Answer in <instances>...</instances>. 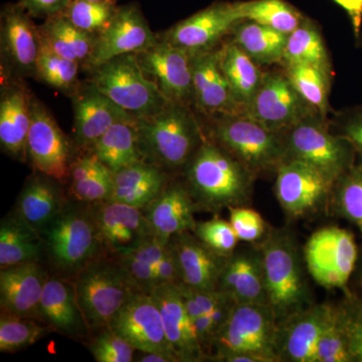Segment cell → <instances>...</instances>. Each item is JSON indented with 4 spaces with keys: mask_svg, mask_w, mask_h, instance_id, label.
Listing matches in <instances>:
<instances>
[{
    "mask_svg": "<svg viewBox=\"0 0 362 362\" xmlns=\"http://www.w3.org/2000/svg\"><path fill=\"white\" fill-rule=\"evenodd\" d=\"M286 66V75L309 106L324 119L330 111L331 71L308 64Z\"/></svg>",
    "mask_w": 362,
    "mask_h": 362,
    "instance_id": "obj_37",
    "label": "cell"
},
{
    "mask_svg": "<svg viewBox=\"0 0 362 362\" xmlns=\"http://www.w3.org/2000/svg\"><path fill=\"white\" fill-rule=\"evenodd\" d=\"M221 66L243 114L263 83L265 74L242 49L230 42L220 49Z\"/></svg>",
    "mask_w": 362,
    "mask_h": 362,
    "instance_id": "obj_34",
    "label": "cell"
},
{
    "mask_svg": "<svg viewBox=\"0 0 362 362\" xmlns=\"http://www.w3.org/2000/svg\"><path fill=\"white\" fill-rule=\"evenodd\" d=\"M246 244L226 259L218 290L237 304H269L261 247Z\"/></svg>",
    "mask_w": 362,
    "mask_h": 362,
    "instance_id": "obj_22",
    "label": "cell"
},
{
    "mask_svg": "<svg viewBox=\"0 0 362 362\" xmlns=\"http://www.w3.org/2000/svg\"><path fill=\"white\" fill-rule=\"evenodd\" d=\"M81 69L77 62L59 56L40 40L35 78L71 97L82 83L78 78Z\"/></svg>",
    "mask_w": 362,
    "mask_h": 362,
    "instance_id": "obj_40",
    "label": "cell"
},
{
    "mask_svg": "<svg viewBox=\"0 0 362 362\" xmlns=\"http://www.w3.org/2000/svg\"><path fill=\"white\" fill-rule=\"evenodd\" d=\"M233 42L257 64H274L283 59L288 35L251 21L233 26Z\"/></svg>",
    "mask_w": 362,
    "mask_h": 362,
    "instance_id": "obj_36",
    "label": "cell"
},
{
    "mask_svg": "<svg viewBox=\"0 0 362 362\" xmlns=\"http://www.w3.org/2000/svg\"><path fill=\"white\" fill-rule=\"evenodd\" d=\"M157 40L158 37L152 32L137 4L119 6L110 25L98 35L94 54L85 70L96 68L115 57L145 51Z\"/></svg>",
    "mask_w": 362,
    "mask_h": 362,
    "instance_id": "obj_20",
    "label": "cell"
},
{
    "mask_svg": "<svg viewBox=\"0 0 362 362\" xmlns=\"http://www.w3.org/2000/svg\"><path fill=\"white\" fill-rule=\"evenodd\" d=\"M150 294L160 311L166 337L178 361H206V354L195 334L194 320L188 315L175 283L158 286Z\"/></svg>",
    "mask_w": 362,
    "mask_h": 362,
    "instance_id": "obj_26",
    "label": "cell"
},
{
    "mask_svg": "<svg viewBox=\"0 0 362 362\" xmlns=\"http://www.w3.org/2000/svg\"><path fill=\"white\" fill-rule=\"evenodd\" d=\"M135 120L116 123L97 140L90 150L113 173L143 160Z\"/></svg>",
    "mask_w": 362,
    "mask_h": 362,
    "instance_id": "obj_35",
    "label": "cell"
},
{
    "mask_svg": "<svg viewBox=\"0 0 362 362\" xmlns=\"http://www.w3.org/2000/svg\"><path fill=\"white\" fill-rule=\"evenodd\" d=\"M90 207L105 254L120 256L154 238L143 209L113 201Z\"/></svg>",
    "mask_w": 362,
    "mask_h": 362,
    "instance_id": "obj_18",
    "label": "cell"
},
{
    "mask_svg": "<svg viewBox=\"0 0 362 362\" xmlns=\"http://www.w3.org/2000/svg\"><path fill=\"white\" fill-rule=\"evenodd\" d=\"M334 182L299 160H284L276 171V199L286 216L301 218L329 207Z\"/></svg>",
    "mask_w": 362,
    "mask_h": 362,
    "instance_id": "obj_11",
    "label": "cell"
},
{
    "mask_svg": "<svg viewBox=\"0 0 362 362\" xmlns=\"http://www.w3.org/2000/svg\"><path fill=\"white\" fill-rule=\"evenodd\" d=\"M349 14L354 35L359 39L362 26V0H333Z\"/></svg>",
    "mask_w": 362,
    "mask_h": 362,
    "instance_id": "obj_54",
    "label": "cell"
},
{
    "mask_svg": "<svg viewBox=\"0 0 362 362\" xmlns=\"http://www.w3.org/2000/svg\"><path fill=\"white\" fill-rule=\"evenodd\" d=\"M170 182L168 171L144 160L113 173V192L109 201L145 209Z\"/></svg>",
    "mask_w": 362,
    "mask_h": 362,
    "instance_id": "obj_31",
    "label": "cell"
},
{
    "mask_svg": "<svg viewBox=\"0 0 362 362\" xmlns=\"http://www.w3.org/2000/svg\"><path fill=\"white\" fill-rule=\"evenodd\" d=\"M334 304L313 303L279 321L276 354L279 362H316L317 347Z\"/></svg>",
    "mask_w": 362,
    "mask_h": 362,
    "instance_id": "obj_19",
    "label": "cell"
},
{
    "mask_svg": "<svg viewBox=\"0 0 362 362\" xmlns=\"http://www.w3.org/2000/svg\"><path fill=\"white\" fill-rule=\"evenodd\" d=\"M135 124L143 160L165 171L185 168L206 138L189 106L175 102Z\"/></svg>",
    "mask_w": 362,
    "mask_h": 362,
    "instance_id": "obj_2",
    "label": "cell"
},
{
    "mask_svg": "<svg viewBox=\"0 0 362 362\" xmlns=\"http://www.w3.org/2000/svg\"><path fill=\"white\" fill-rule=\"evenodd\" d=\"M303 255L307 271L316 284L349 291L359 256L354 233L337 226L320 228L307 240Z\"/></svg>",
    "mask_w": 362,
    "mask_h": 362,
    "instance_id": "obj_10",
    "label": "cell"
},
{
    "mask_svg": "<svg viewBox=\"0 0 362 362\" xmlns=\"http://www.w3.org/2000/svg\"><path fill=\"white\" fill-rule=\"evenodd\" d=\"M185 187L199 211L247 206L256 176L211 138H204L185 168Z\"/></svg>",
    "mask_w": 362,
    "mask_h": 362,
    "instance_id": "obj_1",
    "label": "cell"
},
{
    "mask_svg": "<svg viewBox=\"0 0 362 362\" xmlns=\"http://www.w3.org/2000/svg\"><path fill=\"white\" fill-rule=\"evenodd\" d=\"M73 282L90 333L109 327L123 305L139 292L120 261L108 254L90 262Z\"/></svg>",
    "mask_w": 362,
    "mask_h": 362,
    "instance_id": "obj_5",
    "label": "cell"
},
{
    "mask_svg": "<svg viewBox=\"0 0 362 362\" xmlns=\"http://www.w3.org/2000/svg\"><path fill=\"white\" fill-rule=\"evenodd\" d=\"M90 350L98 362H130L135 351L134 347L109 327L98 332Z\"/></svg>",
    "mask_w": 362,
    "mask_h": 362,
    "instance_id": "obj_47",
    "label": "cell"
},
{
    "mask_svg": "<svg viewBox=\"0 0 362 362\" xmlns=\"http://www.w3.org/2000/svg\"><path fill=\"white\" fill-rule=\"evenodd\" d=\"M354 278L356 283V288L362 290V246L359 247V256L358 259H357V265Z\"/></svg>",
    "mask_w": 362,
    "mask_h": 362,
    "instance_id": "obj_56",
    "label": "cell"
},
{
    "mask_svg": "<svg viewBox=\"0 0 362 362\" xmlns=\"http://www.w3.org/2000/svg\"><path fill=\"white\" fill-rule=\"evenodd\" d=\"M316 362H352L349 322L342 302L334 304L327 326L319 340Z\"/></svg>",
    "mask_w": 362,
    "mask_h": 362,
    "instance_id": "obj_42",
    "label": "cell"
},
{
    "mask_svg": "<svg viewBox=\"0 0 362 362\" xmlns=\"http://www.w3.org/2000/svg\"><path fill=\"white\" fill-rule=\"evenodd\" d=\"M282 62L285 66L308 64L331 71L322 35L310 21L304 18L296 30L288 35Z\"/></svg>",
    "mask_w": 362,
    "mask_h": 362,
    "instance_id": "obj_38",
    "label": "cell"
},
{
    "mask_svg": "<svg viewBox=\"0 0 362 362\" xmlns=\"http://www.w3.org/2000/svg\"><path fill=\"white\" fill-rule=\"evenodd\" d=\"M211 139L255 176L276 173L285 160V132H276L244 114L214 117Z\"/></svg>",
    "mask_w": 362,
    "mask_h": 362,
    "instance_id": "obj_7",
    "label": "cell"
},
{
    "mask_svg": "<svg viewBox=\"0 0 362 362\" xmlns=\"http://www.w3.org/2000/svg\"><path fill=\"white\" fill-rule=\"evenodd\" d=\"M136 56L146 77L169 101L187 106L194 103L192 52L158 39Z\"/></svg>",
    "mask_w": 362,
    "mask_h": 362,
    "instance_id": "obj_16",
    "label": "cell"
},
{
    "mask_svg": "<svg viewBox=\"0 0 362 362\" xmlns=\"http://www.w3.org/2000/svg\"><path fill=\"white\" fill-rule=\"evenodd\" d=\"M45 252L42 235L16 213L0 223V269L28 262H39Z\"/></svg>",
    "mask_w": 362,
    "mask_h": 362,
    "instance_id": "obj_33",
    "label": "cell"
},
{
    "mask_svg": "<svg viewBox=\"0 0 362 362\" xmlns=\"http://www.w3.org/2000/svg\"><path fill=\"white\" fill-rule=\"evenodd\" d=\"M118 6L112 2L71 0L63 13L81 30L98 37L110 25Z\"/></svg>",
    "mask_w": 362,
    "mask_h": 362,
    "instance_id": "obj_44",
    "label": "cell"
},
{
    "mask_svg": "<svg viewBox=\"0 0 362 362\" xmlns=\"http://www.w3.org/2000/svg\"><path fill=\"white\" fill-rule=\"evenodd\" d=\"M329 209L356 226L362 235V162L356 161L337 178L331 192Z\"/></svg>",
    "mask_w": 362,
    "mask_h": 362,
    "instance_id": "obj_39",
    "label": "cell"
},
{
    "mask_svg": "<svg viewBox=\"0 0 362 362\" xmlns=\"http://www.w3.org/2000/svg\"><path fill=\"white\" fill-rule=\"evenodd\" d=\"M40 49L39 26L33 16L16 4H6L0 11L1 78H35Z\"/></svg>",
    "mask_w": 362,
    "mask_h": 362,
    "instance_id": "obj_12",
    "label": "cell"
},
{
    "mask_svg": "<svg viewBox=\"0 0 362 362\" xmlns=\"http://www.w3.org/2000/svg\"><path fill=\"white\" fill-rule=\"evenodd\" d=\"M39 30L42 44L59 56L77 62L83 69L94 54L97 35L81 30L64 13L45 20Z\"/></svg>",
    "mask_w": 362,
    "mask_h": 362,
    "instance_id": "obj_32",
    "label": "cell"
},
{
    "mask_svg": "<svg viewBox=\"0 0 362 362\" xmlns=\"http://www.w3.org/2000/svg\"><path fill=\"white\" fill-rule=\"evenodd\" d=\"M335 125L334 132L351 143L357 161L362 162V106L342 112L338 115Z\"/></svg>",
    "mask_w": 362,
    "mask_h": 362,
    "instance_id": "obj_50",
    "label": "cell"
},
{
    "mask_svg": "<svg viewBox=\"0 0 362 362\" xmlns=\"http://www.w3.org/2000/svg\"><path fill=\"white\" fill-rule=\"evenodd\" d=\"M156 287L161 285L181 282L180 263L173 243L168 254L153 266Z\"/></svg>",
    "mask_w": 362,
    "mask_h": 362,
    "instance_id": "obj_52",
    "label": "cell"
},
{
    "mask_svg": "<svg viewBox=\"0 0 362 362\" xmlns=\"http://www.w3.org/2000/svg\"><path fill=\"white\" fill-rule=\"evenodd\" d=\"M74 109V141L78 148L92 149L97 140L122 121L134 117L103 94L90 81L81 83L71 96Z\"/></svg>",
    "mask_w": 362,
    "mask_h": 362,
    "instance_id": "obj_21",
    "label": "cell"
},
{
    "mask_svg": "<svg viewBox=\"0 0 362 362\" xmlns=\"http://www.w3.org/2000/svg\"><path fill=\"white\" fill-rule=\"evenodd\" d=\"M49 275L39 262L0 270L1 313L39 320L40 301Z\"/></svg>",
    "mask_w": 362,
    "mask_h": 362,
    "instance_id": "obj_25",
    "label": "cell"
},
{
    "mask_svg": "<svg viewBox=\"0 0 362 362\" xmlns=\"http://www.w3.org/2000/svg\"><path fill=\"white\" fill-rule=\"evenodd\" d=\"M142 362H175L170 356H164L161 354H144V356L139 359Z\"/></svg>",
    "mask_w": 362,
    "mask_h": 362,
    "instance_id": "obj_55",
    "label": "cell"
},
{
    "mask_svg": "<svg viewBox=\"0 0 362 362\" xmlns=\"http://www.w3.org/2000/svg\"><path fill=\"white\" fill-rule=\"evenodd\" d=\"M180 267L181 282L197 291L218 290L226 257L211 251L192 232L171 239Z\"/></svg>",
    "mask_w": 362,
    "mask_h": 362,
    "instance_id": "obj_29",
    "label": "cell"
},
{
    "mask_svg": "<svg viewBox=\"0 0 362 362\" xmlns=\"http://www.w3.org/2000/svg\"><path fill=\"white\" fill-rule=\"evenodd\" d=\"M122 264L124 269L138 291L150 294L156 288L153 266L131 258L127 255L115 256Z\"/></svg>",
    "mask_w": 362,
    "mask_h": 362,
    "instance_id": "obj_51",
    "label": "cell"
},
{
    "mask_svg": "<svg viewBox=\"0 0 362 362\" xmlns=\"http://www.w3.org/2000/svg\"><path fill=\"white\" fill-rule=\"evenodd\" d=\"M285 160L318 169L333 182L357 161L351 143L328 127L327 119L312 112L285 132Z\"/></svg>",
    "mask_w": 362,
    "mask_h": 362,
    "instance_id": "obj_8",
    "label": "cell"
},
{
    "mask_svg": "<svg viewBox=\"0 0 362 362\" xmlns=\"http://www.w3.org/2000/svg\"><path fill=\"white\" fill-rule=\"evenodd\" d=\"M312 112L316 111L297 92L286 73H268L244 115L269 129L286 132Z\"/></svg>",
    "mask_w": 362,
    "mask_h": 362,
    "instance_id": "obj_15",
    "label": "cell"
},
{
    "mask_svg": "<svg viewBox=\"0 0 362 362\" xmlns=\"http://www.w3.org/2000/svg\"><path fill=\"white\" fill-rule=\"evenodd\" d=\"M70 192L76 201L86 204L109 201L113 192V173L108 169L86 180L74 181Z\"/></svg>",
    "mask_w": 362,
    "mask_h": 362,
    "instance_id": "obj_48",
    "label": "cell"
},
{
    "mask_svg": "<svg viewBox=\"0 0 362 362\" xmlns=\"http://www.w3.org/2000/svg\"><path fill=\"white\" fill-rule=\"evenodd\" d=\"M349 322L352 362H362V290L349 289L342 301Z\"/></svg>",
    "mask_w": 362,
    "mask_h": 362,
    "instance_id": "obj_49",
    "label": "cell"
},
{
    "mask_svg": "<svg viewBox=\"0 0 362 362\" xmlns=\"http://www.w3.org/2000/svg\"><path fill=\"white\" fill-rule=\"evenodd\" d=\"M192 87L194 103L202 113L214 118L243 114L221 69L220 49L192 54Z\"/></svg>",
    "mask_w": 362,
    "mask_h": 362,
    "instance_id": "obj_23",
    "label": "cell"
},
{
    "mask_svg": "<svg viewBox=\"0 0 362 362\" xmlns=\"http://www.w3.org/2000/svg\"><path fill=\"white\" fill-rule=\"evenodd\" d=\"M88 71L89 81L135 119L153 115L171 102L146 77L136 54L115 57Z\"/></svg>",
    "mask_w": 362,
    "mask_h": 362,
    "instance_id": "obj_9",
    "label": "cell"
},
{
    "mask_svg": "<svg viewBox=\"0 0 362 362\" xmlns=\"http://www.w3.org/2000/svg\"><path fill=\"white\" fill-rule=\"evenodd\" d=\"M39 321L65 337L77 339L89 334L73 281L49 276L40 301Z\"/></svg>",
    "mask_w": 362,
    "mask_h": 362,
    "instance_id": "obj_28",
    "label": "cell"
},
{
    "mask_svg": "<svg viewBox=\"0 0 362 362\" xmlns=\"http://www.w3.org/2000/svg\"><path fill=\"white\" fill-rule=\"evenodd\" d=\"M18 2L33 18L47 20L63 13L71 0H18Z\"/></svg>",
    "mask_w": 362,
    "mask_h": 362,
    "instance_id": "obj_53",
    "label": "cell"
},
{
    "mask_svg": "<svg viewBox=\"0 0 362 362\" xmlns=\"http://www.w3.org/2000/svg\"><path fill=\"white\" fill-rule=\"evenodd\" d=\"M267 291L278 322L313 304L303 250L288 228H272L261 244Z\"/></svg>",
    "mask_w": 362,
    "mask_h": 362,
    "instance_id": "obj_3",
    "label": "cell"
},
{
    "mask_svg": "<svg viewBox=\"0 0 362 362\" xmlns=\"http://www.w3.org/2000/svg\"><path fill=\"white\" fill-rule=\"evenodd\" d=\"M33 94L23 80L1 78L0 144L9 156L28 161L26 144L32 123Z\"/></svg>",
    "mask_w": 362,
    "mask_h": 362,
    "instance_id": "obj_24",
    "label": "cell"
},
{
    "mask_svg": "<svg viewBox=\"0 0 362 362\" xmlns=\"http://www.w3.org/2000/svg\"><path fill=\"white\" fill-rule=\"evenodd\" d=\"M278 320L269 304H235L230 318L214 337L209 361L230 362L250 356L259 362H279L276 354Z\"/></svg>",
    "mask_w": 362,
    "mask_h": 362,
    "instance_id": "obj_6",
    "label": "cell"
},
{
    "mask_svg": "<svg viewBox=\"0 0 362 362\" xmlns=\"http://www.w3.org/2000/svg\"><path fill=\"white\" fill-rule=\"evenodd\" d=\"M66 202L59 181L35 171L26 180L14 213L42 233L61 213Z\"/></svg>",
    "mask_w": 362,
    "mask_h": 362,
    "instance_id": "obj_30",
    "label": "cell"
},
{
    "mask_svg": "<svg viewBox=\"0 0 362 362\" xmlns=\"http://www.w3.org/2000/svg\"><path fill=\"white\" fill-rule=\"evenodd\" d=\"M230 223L240 242L261 244L268 237L272 228L263 216L247 206L230 207Z\"/></svg>",
    "mask_w": 362,
    "mask_h": 362,
    "instance_id": "obj_46",
    "label": "cell"
},
{
    "mask_svg": "<svg viewBox=\"0 0 362 362\" xmlns=\"http://www.w3.org/2000/svg\"><path fill=\"white\" fill-rule=\"evenodd\" d=\"M109 328L143 354H161L178 361L169 344L160 311L151 294L137 292L112 319Z\"/></svg>",
    "mask_w": 362,
    "mask_h": 362,
    "instance_id": "obj_14",
    "label": "cell"
},
{
    "mask_svg": "<svg viewBox=\"0 0 362 362\" xmlns=\"http://www.w3.org/2000/svg\"><path fill=\"white\" fill-rule=\"evenodd\" d=\"M28 161L35 171L59 182L70 178L74 163L70 139L37 97L32 98V123L26 144Z\"/></svg>",
    "mask_w": 362,
    "mask_h": 362,
    "instance_id": "obj_13",
    "label": "cell"
},
{
    "mask_svg": "<svg viewBox=\"0 0 362 362\" xmlns=\"http://www.w3.org/2000/svg\"><path fill=\"white\" fill-rule=\"evenodd\" d=\"M52 268L75 278L86 266L105 254L90 204L69 202L40 233Z\"/></svg>",
    "mask_w": 362,
    "mask_h": 362,
    "instance_id": "obj_4",
    "label": "cell"
},
{
    "mask_svg": "<svg viewBox=\"0 0 362 362\" xmlns=\"http://www.w3.org/2000/svg\"><path fill=\"white\" fill-rule=\"evenodd\" d=\"M243 20L255 21L289 35L304 20L285 0H252L242 2Z\"/></svg>",
    "mask_w": 362,
    "mask_h": 362,
    "instance_id": "obj_41",
    "label": "cell"
},
{
    "mask_svg": "<svg viewBox=\"0 0 362 362\" xmlns=\"http://www.w3.org/2000/svg\"><path fill=\"white\" fill-rule=\"evenodd\" d=\"M144 209L152 235L169 242L181 233L192 232L199 211L185 185L169 182L161 194Z\"/></svg>",
    "mask_w": 362,
    "mask_h": 362,
    "instance_id": "obj_27",
    "label": "cell"
},
{
    "mask_svg": "<svg viewBox=\"0 0 362 362\" xmlns=\"http://www.w3.org/2000/svg\"><path fill=\"white\" fill-rule=\"evenodd\" d=\"M39 320L1 313L0 316V351L16 352L28 349L52 332Z\"/></svg>",
    "mask_w": 362,
    "mask_h": 362,
    "instance_id": "obj_43",
    "label": "cell"
},
{
    "mask_svg": "<svg viewBox=\"0 0 362 362\" xmlns=\"http://www.w3.org/2000/svg\"><path fill=\"white\" fill-rule=\"evenodd\" d=\"M90 1L112 2V4H117V2H118V0H90Z\"/></svg>",
    "mask_w": 362,
    "mask_h": 362,
    "instance_id": "obj_57",
    "label": "cell"
},
{
    "mask_svg": "<svg viewBox=\"0 0 362 362\" xmlns=\"http://www.w3.org/2000/svg\"><path fill=\"white\" fill-rule=\"evenodd\" d=\"M192 233L209 249L226 258H228L235 252L240 243L230 221L218 216L202 223L197 221Z\"/></svg>",
    "mask_w": 362,
    "mask_h": 362,
    "instance_id": "obj_45",
    "label": "cell"
},
{
    "mask_svg": "<svg viewBox=\"0 0 362 362\" xmlns=\"http://www.w3.org/2000/svg\"><path fill=\"white\" fill-rule=\"evenodd\" d=\"M242 21V2H216L176 23L160 39L192 54L209 51Z\"/></svg>",
    "mask_w": 362,
    "mask_h": 362,
    "instance_id": "obj_17",
    "label": "cell"
}]
</instances>
